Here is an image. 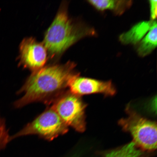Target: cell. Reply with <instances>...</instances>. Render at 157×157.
Here are the masks:
<instances>
[{
  "mask_svg": "<svg viewBox=\"0 0 157 157\" xmlns=\"http://www.w3.org/2000/svg\"><path fill=\"white\" fill-rule=\"evenodd\" d=\"M74 62L56 64L43 67L32 74L17 93L22 97L13 104L20 108L34 102L52 104L57 98L67 91L68 82L76 72Z\"/></svg>",
  "mask_w": 157,
  "mask_h": 157,
  "instance_id": "6da1fadb",
  "label": "cell"
},
{
  "mask_svg": "<svg viewBox=\"0 0 157 157\" xmlns=\"http://www.w3.org/2000/svg\"><path fill=\"white\" fill-rule=\"evenodd\" d=\"M94 34L93 29L75 22L70 18L67 6L64 3L45 33L43 44L51 57H57L80 39Z\"/></svg>",
  "mask_w": 157,
  "mask_h": 157,
  "instance_id": "7a4b0ae2",
  "label": "cell"
},
{
  "mask_svg": "<svg viewBox=\"0 0 157 157\" xmlns=\"http://www.w3.org/2000/svg\"><path fill=\"white\" fill-rule=\"evenodd\" d=\"M128 117L119 122L123 130L130 133L133 142L143 151H151L157 148V124L144 118L130 108H127Z\"/></svg>",
  "mask_w": 157,
  "mask_h": 157,
  "instance_id": "3957f363",
  "label": "cell"
},
{
  "mask_svg": "<svg viewBox=\"0 0 157 157\" xmlns=\"http://www.w3.org/2000/svg\"><path fill=\"white\" fill-rule=\"evenodd\" d=\"M68 127L52 107H48L20 131L10 137L11 140L19 137L35 135L46 140H52L66 134Z\"/></svg>",
  "mask_w": 157,
  "mask_h": 157,
  "instance_id": "277c9868",
  "label": "cell"
},
{
  "mask_svg": "<svg viewBox=\"0 0 157 157\" xmlns=\"http://www.w3.org/2000/svg\"><path fill=\"white\" fill-rule=\"evenodd\" d=\"M52 107L67 125L80 132L86 128L85 109L87 105L80 96L67 90L55 100Z\"/></svg>",
  "mask_w": 157,
  "mask_h": 157,
  "instance_id": "5b68a950",
  "label": "cell"
},
{
  "mask_svg": "<svg viewBox=\"0 0 157 157\" xmlns=\"http://www.w3.org/2000/svg\"><path fill=\"white\" fill-rule=\"evenodd\" d=\"M68 88L71 93L79 96L97 93L111 96L114 95L117 91L111 81H101L81 77L78 72L71 78Z\"/></svg>",
  "mask_w": 157,
  "mask_h": 157,
  "instance_id": "8992f818",
  "label": "cell"
},
{
  "mask_svg": "<svg viewBox=\"0 0 157 157\" xmlns=\"http://www.w3.org/2000/svg\"><path fill=\"white\" fill-rule=\"evenodd\" d=\"M20 52L21 64L33 72L43 68L48 59V52L44 44L33 38H25L22 41Z\"/></svg>",
  "mask_w": 157,
  "mask_h": 157,
  "instance_id": "52a82bcc",
  "label": "cell"
},
{
  "mask_svg": "<svg viewBox=\"0 0 157 157\" xmlns=\"http://www.w3.org/2000/svg\"><path fill=\"white\" fill-rule=\"evenodd\" d=\"M154 21H144L135 25L127 32L119 37V40L125 44H136L142 40L148 33Z\"/></svg>",
  "mask_w": 157,
  "mask_h": 157,
  "instance_id": "ba28073f",
  "label": "cell"
},
{
  "mask_svg": "<svg viewBox=\"0 0 157 157\" xmlns=\"http://www.w3.org/2000/svg\"><path fill=\"white\" fill-rule=\"evenodd\" d=\"M89 3L98 10H110L117 15H121L132 5L131 1H89Z\"/></svg>",
  "mask_w": 157,
  "mask_h": 157,
  "instance_id": "9c48e42d",
  "label": "cell"
},
{
  "mask_svg": "<svg viewBox=\"0 0 157 157\" xmlns=\"http://www.w3.org/2000/svg\"><path fill=\"white\" fill-rule=\"evenodd\" d=\"M157 42V23L154 21L146 36L137 44V53L142 57L147 56L156 48Z\"/></svg>",
  "mask_w": 157,
  "mask_h": 157,
  "instance_id": "30bf717a",
  "label": "cell"
},
{
  "mask_svg": "<svg viewBox=\"0 0 157 157\" xmlns=\"http://www.w3.org/2000/svg\"><path fill=\"white\" fill-rule=\"evenodd\" d=\"M143 151L132 142L119 148L105 152L103 157H146Z\"/></svg>",
  "mask_w": 157,
  "mask_h": 157,
  "instance_id": "8fae6325",
  "label": "cell"
},
{
  "mask_svg": "<svg viewBox=\"0 0 157 157\" xmlns=\"http://www.w3.org/2000/svg\"><path fill=\"white\" fill-rule=\"evenodd\" d=\"M10 137L6 126L5 120L0 116V150L5 148L11 141Z\"/></svg>",
  "mask_w": 157,
  "mask_h": 157,
  "instance_id": "7c38bea8",
  "label": "cell"
},
{
  "mask_svg": "<svg viewBox=\"0 0 157 157\" xmlns=\"http://www.w3.org/2000/svg\"><path fill=\"white\" fill-rule=\"evenodd\" d=\"M150 15L152 21L156 18L157 17V1H150Z\"/></svg>",
  "mask_w": 157,
  "mask_h": 157,
  "instance_id": "4fadbf2b",
  "label": "cell"
}]
</instances>
